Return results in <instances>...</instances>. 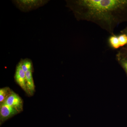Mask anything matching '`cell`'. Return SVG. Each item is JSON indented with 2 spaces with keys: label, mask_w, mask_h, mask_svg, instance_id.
Returning <instances> with one entry per match:
<instances>
[{
  "label": "cell",
  "mask_w": 127,
  "mask_h": 127,
  "mask_svg": "<svg viewBox=\"0 0 127 127\" xmlns=\"http://www.w3.org/2000/svg\"><path fill=\"white\" fill-rule=\"evenodd\" d=\"M66 6L77 21L95 23L111 35L127 22V0H67Z\"/></svg>",
  "instance_id": "cell-1"
},
{
  "label": "cell",
  "mask_w": 127,
  "mask_h": 127,
  "mask_svg": "<svg viewBox=\"0 0 127 127\" xmlns=\"http://www.w3.org/2000/svg\"><path fill=\"white\" fill-rule=\"evenodd\" d=\"M117 53L122 56L127 57V44L123 47H122L120 50H119Z\"/></svg>",
  "instance_id": "cell-11"
},
{
  "label": "cell",
  "mask_w": 127,
  "mask_h": 127,
  "mask_svg": "<svg viewBox=\"0 0 127 127\" xmlns=\"http://www.w3.org/2000/svg\"><path fill=\"white\" fill-rule=\"evenodd\" d=\"M14 78L16 83L23 89L29 96V93L27 91L26 86V73L23 71L20 62L16 67Z\"/></svg>",
  "instance_id": "cell-4"
},
{
  "label": "cell",
  "mask_w": 127,
  "mask_h": 127,
  "mask_svg": "<svg viewBox=\"0 0 127 127\" xmlns=\"http://www.w3.org/2000/svg\"><path fill=\"white\" fill-rule=\"evenodd\" d=\"M49 1L46 0H15L12 1V2L21 11L27 12L43 6Z\"/></svg>",
  "instance_id": "cell-2"
},
{
  "label": "cell",
  "mask_w": 127,
  "mask_h": 127,
  "mask_svg": "<svg viewBox=\"0 0 127 127\" xmlns=\"http://www.w3.org/2000/svg\"><path fill=\"white\" fill-rule=\"evenodd\" d=\"M34 70L28 71L26 72V86L29 93V96H32L35 92L32 73Z\"/></svg>",
  "instance_id": "cell-6"
},
{
  "label": "cell",
  "mask_w": 127,
  "mask_h": 127,
  "mask_svg": "<svg viewBox=\"0 0 127 127\" xmlns=\"http://www.w3.org/2000/svg\"><path fill=\"white\" fill-rule=\"evenodd\" d=\"M19 113L15 109L4 103L0 104V124L2 125L6 120Z\"/></svg>",
  "instance_id": "cell-5"
},
{
  "label": "cell",
  "mask_w": 127,
  "mask_h": 127,
  "mask_svg": "<svg viewBox=\"0 0 127 127\" xmlns=\"http://www.w3.org/2000/svg\"><path fill=\"white\" fill-rule=\"evenodd\" d=\"M12 90L8 87H5L0 89V104L4 102L7 98L12 92Z\"/></svg>",
  "instance_id": "cell-9"
},
{
  "label": "cell",
  "mask_w": 127,
  "mask_h": 127,
  "mask_svg": "<svg viewBox=\"0 0 127 127\" xmlns=\"http://www.w3.org/2000/svg\"><path fill=\"white\" fill-rule=\"evenodd\" d=\"M120 32H121V33H122V34H125L127 35V27L125 28L124 29L122 30V31H120Z\"/></svg>",
  "instance_id": "cell-12"
},
{
  "label": "cell",
  "mask_w": 127,
  "mask_h": 127,
  "mask_svg": "<svg viewBox=\"0 0 127 127\" xmlns=\"http://www.w3.org/2000/svg\"><path fill=\"white\" fill-rule=\"evenodd\" d=\"M22 68L25 72L28 71L34 70L33 64L32 60L29 58L21 59L20 62Z\"/></svg>",
  "instance_id": "cell-8"
},
{
  "label": "cell",
  "mask_w": 127,
  "mask_h": 127,
  "mask_svg": "<svg viewBox=\"0 0 127 127\" xmlns=\"http://www.w3.org/2000/svg\"><path fill=\"white\" fill-rule=\"evenodd\" d=\"M4 103L15 109L19 113L23 111V102L22 98L13 91Z\"/></svg>",
  "instance_id": "cell-3"
},
{
  "label": "cell",
  "mask_w": 127,
  "mask_h": 127,
  "mask_svg": "<svg viewBox=\"0 0 127 127\" xmlns=\"http://www.w3.org/2000/svg\"><path fill=\"white\" fill-rule=\"evenodd\" d=\"M116 59L119 65L125 71L127 76V57L117 53Z\"/></svg>",
  "instance_id": "cell-10"
},
{
  "label": "cell",
  "mask_w": 127,
  "mask_h": 127,
  "mask_svg": "<svg viewBox=\"0 0 127 127\" xmlns=\"http://www.w3.org/2000/svg\"><path fill=\"white\" fill-rule=\"evenodd\" d=\"M108 41L109 46L113 50H117L121 47L118 35H111Z\"/></svg>",
  "instance_id": "cell-7"
}]
</instances>
